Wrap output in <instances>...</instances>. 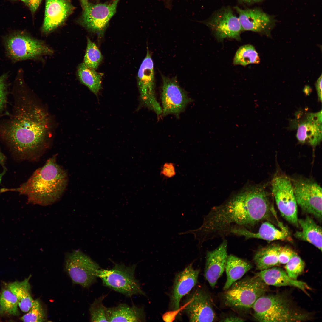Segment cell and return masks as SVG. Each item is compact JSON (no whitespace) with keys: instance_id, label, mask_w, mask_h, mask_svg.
<instances>
[{"instance_id":"cell-20","label":"cell","mask_w":322,"mask_h":322,"mask_svg":"<svg viewBox=\"0 0 322 322\" xmlns=\"http://www.w3.org/2000/svg\"><path fill=\"white\" fill-rule=\"evenodd\" d=\"M228 256L227 242L225 239L217 248L207 252L204 275L212 287L225 270Z\"/></svg>"},{"instance_id":"cell-42","label":"cell","mask_w":322,"mask_h":322,"mask_svg":"<svg viewBox=\"0 0 322 322\" xmlns=\"http://www.w3.org/2000/svg\"><path fill=\"white\" fill-rule=\"evenodd\" d=\"M6 160L4 155L0 151V165H4Z\"/></svg>"},{"instance_id":"cell-6","label":"cell","mask_w":322,"mask_h":322,"mask_svg":"<svg viewBox=\"0 0 322 322\" xmlns=\"http://www.w3.org/2000/svg\"><path fill=\"white\" fill-rule=\"evenodd\" d=\"M136 265L126 266L116 264L112 269L100 268L97 275L103 284L128 297L134 295H145L138 280L135 276Z\"/></svg>"},{"instance_id":"cell-5","label":"cell","mask_w":322,"mask_h":322,"mask_svg":"<svg viewBox=\"0 0 322 322\" xmlns=\"http://www.w3.org/2000/svg\"><path fill=\"white\" fill-rule=\"evenodd\" d=\"M268 286L256 274L236 281L226 290L225 304L237 308H252L256 301L268 291Z\"/></svg>"},{"instance_id":"cell-41","label":"cell","mask_w":322,"mask_h":322,"mask_svg":"<svg viewBox=\"0 0 322 322\" xmlns=\"http://www.w3.org/2000/svg\"><path fill=\"white\" fill-rule=\"evenodd\" d=\"M241 1L245 4H251L258 3L262 1L263 0H239Z\"/></svg>"},{"instance_id":"cell-37","label":"cell","mask_w":322,"mask_h":322,"mask_svg":"<svg viewBox=\"0 0 322 322\" xmlns=\"http://www.w3.org/2000/svg\"><path fill=\"white\" fill-rule=\"evenodd\" d=\"M5 79L4 75L0 77V110L5 107L7 102V92Z\"/></svg>"},{"instance_id":"cell-10","label":"cell","mask_w":322,"mask_h":322,"mask_svg":"<svg viewBox=\"0 0 322 322\" xmlns=\"http://www.w3.org/2000/svg\"><path fill=\"white\" fill-rule=\"evenodd\" d=\"M151 55L147 47L146 56L138 71V84L143 105L159 116L162 115V110L156 95L154 64Z\"/></svg>"},{"instance_id":"cell-3","label":"cell","mask_w":322,"mask_h":322,"mask_svg":"<svg viewBox=\"0 0 322 322\" xmlns=\"http://www.w3.org/2000/svg\"><path fill=\"white\" fill-rule=\"evenodd\" d=\"M66 171L57 162L55 156L49 158L28 180L16 188H3L1 192H16L26 196L29 203L46 206L58 200L68 184Z\"/></svg>"},{"instance_id":"cell-11","label":"cell","mask_w":322,"mask_h":322,"mask_svg":"<svg viewBox=\"0 0 322 322\" xmlns=\"http://www.w3.org/2000/svg\"><path fill=\"white\" fill-rule=\"evenodd\" d=\"M272 187L273 194L281 215L290 223L298 227L297 204L290 180L285 177H277L273 179Z\"/></svg>"},{"instance_id":"cell-26","label":"cell","mask_w":322,"mask_h":322,"mask_svg":"<svg viewBox=\"0 0 322 322\" xmlns=\"http://www.w3.org/2000/svg\"><path fill=\"white\" fill-rule=\"evenodd\" d=\"M281 246L273 244L257 250L253 257L257 269L261 271L279 266L278 257Z\"/></svg>"},{"instance_id":"cell-25","label":"cell","mask_w":322,"mask_h":322,"mask_svg":"<svg viewBox=\"0 0 322 322\" xmlns=\"http://www.w3.org/2000/svg\"><path fill=\"white\" fill-rule=\"evenodd\" d=\"M252 267V265L246 261L232 255H228L225 269L227 278L223 289H228Z\"/></svg>"},{"instance_id":"cell-22","label":"cell","mask_w":322,"mask_h":322,"mask_svg":"<svg viewBox=\"0 0 322 322\" xmlns=\"http://www.w3.org/2000/svg\"><path fill=\"white\" fill-rule=\"evenodd\" d=\"M256 274L268 285L292 286L299 289L308 295L307 290L311 289L306 283L291 278L282 269L275 266L260 271Z\"/></svg>"},{"instance_id":"cell-16","label":"cell","mask_w":322,"mask_h":322,"mask_svg":"<svg viewBox=\"0 0 322 322\" xmlns=\"http://www.w3.org/2000/svg\"><path fill=\"white\" fill-rule=\"evenodd\" d=\"M322 111L309 113L303 118H297L292 122V126L297 130L296 137L301 143H308L312 146L318 145L322 140Z\"/></svg>"},{"instance_id":"cell-28","label":"cell","mask_w":322,"mask_h":322,"mask_svg":"<svg viewBox=\"0 0 322 322\" xmlns=\"http://www.w3.org/2000/svg\"><path fill=\"white\" fill-rule=\"evenodd\" d=\"M78 74L81 82L97 95L101 87L102 74L82 63L78 67Z\"/></svg>"},{"instance_id":"cell-44","label":"cell","mask_w":322,"mask_h":322,"mask_svg":"<svg viewBox=\"0 0 322 322\" xmlns=\"http://www.w3.org/2000/svg\"><path fill=\"white\" fill-rule=\"evenodd\" d=\"M3 176V174H2L0 173V182H1V180L2 178V177Z\"/></svg>"},{"instance_id":"cell-24","label":"cell","mask_w":322,"mask_h":322,"mask_svg":"<svg viewBox=\"0 0 322 322\" xmlns=\"http://www.w3.org/2000/svg\"><path fill=\"white\" fill-rule=\"evenodd\" d=\"M299 225L301 230L296 231L294 234L297 239L311 244L322 251V230L321 227L317 225L313 219L309 216L304 219H298Z\"/></svg>"},{"instance_id":"cell-2","label":"cell","mask_w":322,"mask_h":322,"mask_svg":"<svg viewBox=\"0 0 322 322\" xmlns=\"http://www.w3.org/2000/svg\"><path fill=\"white\" fill-rule=\"evenodd\" d=\"M16 98L12 114L0 126V136L16 158L35 160L48 147V115L24 96Z\"/></svg>"},{"instance_id":"cell-1","label":"cell","mask_w":322,"mask_h":322,"mask_svg":"<svg viewBox=\"0 0 322 322\" xmlns=\"http://www.w3.org/2000/svg\"><path fill=\"white\" fill-rule=\"evenodd\" d=\"M276 214L263 188L248 185L221 205L213 207L204 216L199 228L184 233L193 234L200 249L205 242L224 237L234 228L249 230Z\"/></svg>"},{"instance_id":"cell-17","label":"cell","mask_w":322,"mask_h":322,"mask_svg":"<svg viewBox=\"0 0 322 322\" xmlns=\"http://www.w3.org/2000/svg\"><path fill=\"white\" fill-rule=\"evenodd\" d=\"M43 32L49 33L64 23L75 7L70 0H46Z\"/></svg>"},{"instance_id":"cell-18","label":"cell","mask_w":322,"mask_h":322,"mask_svg":"<svg viewBox=\"0 0 322 322\" xmlns=\"http://www.w3.org/2000/svg\"><path fill=\"white\" fill-rule=\"evenodd\" d=\"M199 270L195 269L193 263L176 275L170 300V307L174 311L180 309L182 298L187 295L196 284Z\"/></svg>"},{"instance_id":"cell-32","label":"cell","mask_w":322,"mask_h":322,"mask_svg":"<svg viewBox=\"0 0 322 322\" xmlns=\"http://www.w3.org/2000/svg\"><path fill=\"white\" fill-rule=\"evenodd\" d=\"M105 296L95 299L91 304L89 312L92 322H108L106 315V308L103 301Z\"/></svg>"},{"instance_id":"cell-4","label":"cell","mask_w":322,"mask_h":322,"mask_svg":"<svg viewBox=\"0 0 322 322\" xmlns=\"http://www.w3.org/2000/svg\"><path fill=\"white\" fill-rule=\"evenodd\" d=\"M253 315L260 322H301L310 320V313L301 309L284 294L265 295L252 307Z\"/></svg>"},{"instance_id":"cell-45","label":"cell","mask_w":322,"mask_h":322,"mask_svg":"<svg viewBox=\"0 0 322 322\" xmlns=\"http://www.w3.org/2000/svg\"></svg>"},{"instance_id":"cell-23","label":"cell","mask_w":322,"mask_h":322,"mask_svg":"<svg viewBox=\"0 0 322 322\" xmlns=\"http://www.w3.org/2000/svg\"><path fill=\"white\" fill-rule=\"evenodd\" d=\"M108 322H142L145 320V315L143 308L134 305L130 306L125 304L106 308Z\"/></svg>"},{"instance_id":"cell-12","label":"cell","mask_w":322,"mask_h":322,"mask_svg":"<svg viewBox=\"0 0 322 322\" xmlns=\"http://www.w3.org/2000/svg\"><path fill=\"white\" fill-rule=\"evenodd\" d=\"M297 204L304 212L322 219V189L317 183L300 179L293 185Z\"/></svg>"},{"instance_id":"cell-33","label":"cell","mask_w":322,"mask_h":322,"mask_svg":"<svg viewBox=\"0 0 322 322\" xmlns=\"http://www.w3.org/2000/svg\"><path fill=\"white\" fill-rule=\"evenodd\" d=\"M286 264L287 273L290 277L294 280H297L305 267V262L296 253Z\"/></svg>"},{"instance_id":"cell-14","label":"cell","mask_w":322,"mask_h":322,"mask_svg":"<svg viewBox=\"0 0 322 322\" xmlns=\"http://www.w3.org/2000/svg\"><path fill=\"white\" fill-rule=\"evenodd\" d=\"M183 311L190 322H212L216 315L210 298L203 289L197 288L187 294Z\"/></svg>"},{"instance_id":"cell-36","label":"cell","mask_w":322,"mask_h":322,"mask_svg":"<svg viewBox=\"0 0 322 322\" xmlns=\"http://www.w3.org/2000/svg\"><path fill=\"white\" fill-rule=\"evenodd\" d=\"M160 174L165 179L170 178L174 176L176 174L175 164L168 162L164 163L161 167Z\"/></svg>"},{"instance_id":"cell-8","label":"cell","mask_w":322,"mask_h":322,"mask_svg":"<svg viewBox=\"0 0 322 322\" xmlns=\"http://www.w3.org/2000/svg\"><path fill=\"white\" fill-rule=\"evenodd\" d=\"M5 46L8 54L16 61L36 58L53 53L52 49L43 42L21 32L8 36L5 41Z\"/></svg>"},{"instance_id":"cell-39","label":"cell","mask_w":322,"mask_h":322,"mask_svg":"<svg viewBox=\"0 0 322 322\" xmlns=\"http://www.w3.org/2000/svg\"><path fill=\"white\" fill-rule=\"evenodd\" d=\"M322 75L318 79L315 84L318 100L322 101Z\"/></svg>"},{"instance_id":"cell-9","label":"cell","mask_w":322,"mask_h":322,"mask_svg":"<svg viewBox=\"0 0 322 322\" xmlns=\"http://www.w3.org/2000/svg\"><path fill=\"white\" fill-rule=\"evenodd\" d=\"M161 93L162 115L172 114L179 117L192 100L179 85L176 77L170 78L162 74Z\"/></svg>"},{"instance_id":"cell-40","label":"cell","mask_w":322,"mask_h":322,"mask_svg":"<svg viewBox=\"0 0 322 322\" xmlns=\"http://www.w3.org/2000/svg\"><path fill=\"white\" fill-rule=\"evenodd\" d=\"M222 321L223 322H243L244 321L243 319L236 316H230L223 319Z\"/></svg>"},{"instance_id":"cell-30","label":"cell","mask_w":322,"mask_h":322,"mask_svg":"<svg viewBox=\"0 0 322 322\" xmlns=\"http://www.w3.org/2000/svg\"><path fill=\"white\" fill-rule=\"evenodd\" d=\"M18 305L16 297L7 287L3 289L0 292V316L7 314L18 315Z\"/></svg>"},{"instance_id":"cell-31","label":"cell","mask_w":322,"mask_h":322,"mask_svg":"<svg viewBox=\"0 0 322 322\" xmlns=\"http://www.w3.org/2000/svg\"><path fill=\"white\" fill-rule=\"evenodd\" d=\"M101 52L95 44L89 38H87V45L83 62L86 66L96 69L102 61Z\"/></svg>"},{"instance_id":"cell-43","label":"cell","mask_w":322,"mask_h":322,"mask_svg":"<svg viewBox=\"0 0 322 322\" xmlns=\"http://www.w3.org/2000/svg\"><path fill=\"white\" fill-rule=\"evenodd\" d=\"M83 9L86 7L89 2L88 0H80Z\"/></svg>"},{"instance_id":"cell-19","label":"cell","mask_w":322,"mask_h":322,"mask_svg":"<svg viewBox=\"0 0 322 322\" xmlns=\"http://www.w3.org/2000/svg\"><path fill=\"white\" fill-rule=\"evenodd\" d=\"M234 8L238 14L242 31L266 32L275 24L274 18L260 9H242L237 6Z\"/></svg>"},{"instance_id":"cell-21","label":"cell","mask_w":322,"mask_h":322,"mask_svg":"<svg viewBox=\"0 0 322 322\" xmlns=\"http://www.w3.org/2000/svg\"><path fill=\"white\" fill-rule=\"evenodd\" d=\"M230 233L243 236L246 239H258L268 241L281 240L292 242V239L288 228L283 225L278 229L270 222H264L257 232L250 231L243 228H235L232 230Z\"/></svg>"},{"instance_id":"cell-27","label":"cell","mask_w":322,"mask_h":322,"mask_svg":"<svg viewBox=\"0 0 322 322\" xmlns=\"http://www.w3.org/2000/svg\"><path fill=\"white\" fill-rule=\"evenodd\" d=\"M31 277L30 275L22 281L11 283L7 286L16 297L18 305L24 312H27L29 310L34 301L31 294V287L29 282Z\"/></svg>"},{"instance_id":"cell-15","label":"cell","mask_w":322,"mask_h":322,"mask_svg":"<svg viewBox=\"0 0 322 322\" xmlns=\"http://www.w3.org/2000/svg\"><path fill=\"white\" fill-rule=\"evenodd\" d=\"M120 0H114L110 4H93L88 2L83 9L80 23L88 30L102 33L116 13Z\"/></svg>"},{"instance_id":"cell-13","label":"cell","mask_w":322,"mask_h":322,"mask_svg":"<svg viewBox=\"0 0 322 322\" xmlns=\"http://www.w3.org/2000/svg\"><path fill=\"white\" fill-rule=\"evenodd\" d=\"M204 23L219 41L226 38L240 40L242 30L239 20L230 7L219 10Z\"/></svg>"},{"instance_id":"cell-7","label":"cell","mask_w":322,"mask_h":322,"mask_svg":"<svg viewBox=\"0 0 322 322\" xmlns=\"http://www.w3.org/2000/svg\"><path fill=\"white\" fill-rule=\"evenodd\" d=\"M65 270L74 284L88 287L96 282L98 264L79 250L67 254L66 257Z\"/></svg>"},{"instance_id":"cell-34","label":"cell","mask_w":322,"mask_h":322,"mask_svg":"<svg viewBox=\"0 0 322 322\" xmlns=\"http://www.w3.org/2000/svg\"><path fill=\"white\" fill-rule=\"evenodd\" d=\"M24 322H44L46 320L45 312L40 301L34 300L33 304L29 310L21 318Z\"/></svg>"},{"instance_id":"cell-29","label":"cell","mask_w":322,"mask_h":322,"mask_svg":"<svg viewBox=\"0 0 322 322\" xmlns=\"http://www.w3.org/2000/svg\"><path fill=\"white\" fill-rule=\"evenodd\" d=\"M260 62L259 57L254 47L247 44L241 46L237 50L233 58V64L245 66L250 64H258Z\"/></svg>"},{"instance_id":"cell-35","label":"cell","mask_w":322,"mask_h":322,"mask_svg":"<svg viewBox=\"0 0 322 322\" xmlns=\"http://www.w3.org/2000/svg\"><path fill=\"white\" fill-rule=\"evenodd\" d=\"M295 253L290 248L281 246L278 257L279 264H286Z\"/></svg>"},{"instance_id":"cell-38","label":"cell","mask_w":322,"mask_h":322,"mask_svg":"<svg viewBox=\"0 0 322 322\" xmlns=\"http://www.w3.org/2000/svg\"><path fill=\"white\" fill-rule=\"evenodd\" d=\"M27 6L32 14H34L38 8L42 0H21Z\"/></svg>"}]
</instances>
